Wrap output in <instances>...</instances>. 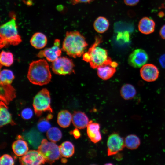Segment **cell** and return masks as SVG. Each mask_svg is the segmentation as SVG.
<instances>
[{
	"label": "cell",
	"mask_w": 165,
	"mask_h": 165,
	"mask_svg": "<svg viewBox=\"0 0 165 165\" xmlns=\"http://www.w3.org/2000/svg\"><path fill=\"white\" fill-rule=\"evenodd\" d=\"M124 143L125 146L128 148L134 149L139 146L140 141L139 138L136 135L130 134L125 138Z\"/></svg>",
	"instance_id": "cell-26"
},
{
	"label": "cell",
	"mask_w": 165,
	"mask_h": 165,
	"mask_svg": "<svg viewBox=\"0 0 165 165\" xmlns=\"http://www.w3.org/2000/svg\"><path fill=\"white\" fill-rule=\"evenodd\" d=\"M14 162L13 157L10 155L5 154L2 155L0 158L1 165H13Z\"/></svg>",
	"instance_id": "cell-31"
},
{
	"label": "cell",
	"mask_w": 165,
	"mask_h": 165,
	"mask_svg": "<svg viewBox=\"0 0 165 165\" xmlns=\"http://www.w3.org/2000/svg\"><path fill=\"white\" fill-rule=\"evenodd\" d=\"M21 115L23 119L28 120L32 118L33 115V112L30 108H26L22 110Z\"/></svg>",
	"instance_id": "cell-32"
},
{
	"label": "cell",
	"mask_w": 165,
	"mask_h": 165,
	"mask_svg": "<svg viewBox=\"0 0 165 165\" xmlns=\"http://www.w3.org/2000/svg\"><path fill=\"white\" fill-rule=\"evenodd\" d=\"M51 77L49 64L44 59L34 61L30 64L27 78L32 84L46 85L50 82Z\"/></svg>",
	"instance_id": "cell-3"
},
{
	"label": "cell",
	"mask_w": 165,
	"mask_h": 165,
	"mask_svg": "<svg viewBox=\"0 0 165 165\" xmlns=\"http://www.w3.org/2000/svg\"><path fill=\"white\" fill-rule=\"evenodd\" d=\"M159 33L161 37L163 39H165V24L161 28Z\"/></svg>",
	"instance_id": "cell-38"
},
{
	"label": "cell",
	"mask_w": 165,
	"mask_h": 165,
	"mask_svg": "<svg viewBox=\"0 0 165 165\" xmlns=\"http://www.w3.org/2000/svg\"><path fill=\"white\" fill-rule=\"evenodd\" d=\"M18 139L14 141L12 145V148L14 153L18 156H22L28 150L27 143L20 136H18Z\"/></svg>",
	"instance_id": "cell-18"
},
{
	"label": "cell",
	"mask_w": 165,
	"mask_h": 165,
	"mask_svg": "<svg viewBox=\"0 0 165 165\" xmlns=\"http://www.w3.org/2000/svg\"><path fill=\"white\" fill-rule=\"evenodd\" d=\"M0 62L1 66H10L13 62V54L9 52L2 51L0 55Z\"/></svg>",
	"instance_id": "cell-29"
},
{
	"label": "cell",
	"mask_w": 165,
	"mask_h": 165,
	"mask_svg": "<svg viewBox=\"0 0 165 165\" xmlns=\"http://www.w3.org/2000/svg\"><path fill=\"white\" fill-rule=\"evenodd\" d=\"M53 117V116L52 114H48L46 117V118L48 120H49L50 119H51Z\"/></svg>",
	"instance_id": "cell-39"
},
{
	"label": "cell",
	"mask_w": 165,
	"mask_h": 165,
	"mask_svg": "<svg viewBox=\"0 0 165 165\" xmlns=\"http://www.w3.org/2000/svg\"><path fill=\"white\" fill-rule=\"evenodd\" d=\"M70 134L73 135L74 137L76 139H78L81 136V133L78 128H76L71 131L70 132Z\"/></svg>",
	"instance_id": "cell-35"
},
{
	"label": "cell",
	"mask_w": 165,
	"mask_h": 165,
	"mask_svg": "<svg viewBox=\"0 0 165 165\" xmlns=\"http://www.w3.org/2000/svg\"><path fill=\"white\" fill-rule=\"evenodd\" d=\"M38 151L43 157L45 161L50 164L59 159L61 157L59 146L55 142L49 141L43 139Z\"/></svg>",
	"instance_id": "cell-6"
},
{
	"label": "cell",
	"mask_w": 165,
	"mask_h": 165,
	"mask_svg": "<svg viewBox=\"0 0 165 165\" xmlns=\"http://www.w3.org/2000/svg\"><path fill=\"white\" fill-rule=\"evenodd\" d=\"M148 59V57L143 50L138 49L134 50L130 55L128 62L134 68H139L145 64Z\"/></svg>",
	"instance_id": "cell-10"
},
{
	"label": "cell",
	"mask_w": 165,
	"mask_h": 165,
	"mask_svg": "<svg viewBox=\"0 0 165 165\" xmlns=\"http://www.w3.org/2000/svg\"><path fill=\"white\" fill-rule=\"evenodd\" d=\"M88 44L85 38L78 31H68L62 43V50L74 58L83 55Z\"/></svg>",
	"instance_id": "cell-2"
},
{
	"label": "cell",
	"mask_w": 165,
	"mask_h": 165,
	"mask_svg": "<svg viewBox=\"0 0 165 165\" xmlns=\"http://www.w3.org/2000/svg\"><path fill=\"white\" fill-rule=\"evenodd\" d=\"M86 127L87 135L92 142L96 143L101 140L102 137L99 124L90 121Z\"/></svg>",
	"instance_id": "cell-15"
},
{
	"label": "cell",
	"mask_w": 165,
	"mask_h": 165,
	"mask_svg": "<svg viewBox=\"0 0 165 165\" xmlns=\"http://www.w3.org/2000/svg\"><path fill=\"white\" fill-rule=\"evenodd\" d=\"M159 63L161 67L165 68V53L162 55L159 59Z\"/></svg>",
	"instance_id": "cell-37"
},
{
	"label": "cell",
	"mask_w": 165,
	"mask_h": 165,
	"mask_svg": "<svg viewBox=\"0 0 165 165\" xmlns=\"http://www.w3.org/2000/svg\"><path fill=\"white\" fill-rule=\"evenodd\" d=\"M15 78L13 72L10 70L4 69L0 74V83L11 84Z\"/></svg>",
	"instance_id": "cell-28"
},
{
	"label": "cell",
	"mask_w": 165,
	"mask_h": 165,
	"mask_svg": "<svg viewBox=\"0 0 165 165\" xmlns=\"http://www.w3.org/2000/svg\"><path fill=\"white\" fill-rule=\"evenodd\" d=\"M109 26L108 20L105 17L100 16L94 21L93 27L95 31L99 33H103L106 31Z\"/></svg>",
	"instance_id": "cell-23"
},
{
	"label": "cell",
	"mask_w": 165,
	"mask_h": 165,
	"mask_svg": "<svg viewBox=\"0 0 165 165\" xmlns=\"http://www.w3.org/2000/svg\"><path fill=\"white\" fill-rule=\"evenodd\" d=\"M102 40L101 36H96L94 43L88 51L83 55V60L89 62L91 67L93 69L108 65L116 68L118 65V63L112 61L108 55L107 50L98 46Z\"/></svg>",
	"instance_id": "cell-1"
},
{
	"label": "cell",
	"mask_w": 165,
	"mask_h": 165,
	"mask_svg": "<svg viewBox=\"0 0 165 165\" xmlns=\"http://www.w3.org/2000/svg\"><path fill=\"white\" fill-rule=\"evenodd\" d=\"M97 68L98 77L105 80L112 77L116 71V68L108 65L100 66Z\"/></svg>",
	"instance_id": "cell-22"
},
{
	"label": "cell",
	"mask_w": 165,
	"mask_h": 165,
	"mask_svg": "<svg viewBox=\"0 0 165 165\" xmlns=\"http://www.w3.org/2000/svg\"><path fill=\"white\" fill-rule=\"evenodd\" d=\"M118 39H121L124 42H127L130 40L129 33L128 31H125L123 33H119L117 36Z\"/></svg>",
	"instance_id": "cell-33"
},
{
	"label": "cell",
	"mask_w": 165,
	"mask_h": 165,
	"mask_svg": "<svg viewBox=\"0 0 165 165\" xmlns=\"http://www.w3.org/2000/svg\"><path fill=\"white\" fill-rule=\"evenodd\" d=\"M36 129L32 128L23 133V137L33 148H38L43 138L42 134Z\"/></svg>",
	"instance_id": "cell-14"
},
{
	"label": "cell",
	"mask_w": 165,
	"mask_h": 165,
	"mask_svg": "<svg viewBox=\"0 0 165 165\" xmlns=\"http://www.w3.org/2000/svg\"><path fill=\"white\" fill-rule=\"evenodd\" d=\"M7 105L1 101L0 103V127L8 124L14 125L16 123L13 120L11 115L8 110Z\"/></svg>",
	"instance_id": "cell-17"
},
{
	"label": "cell",
	"mask_w": 165,
	"mask_h": 165,
	"mask_svg": "<svg viewBox=\"0 0 165 165\" xmlns=\"http://www.w3.org/2000/svg\"><path fill=\"white\" fill-rule=\"evenodd\" d=\"M0 99L8 105L16 97L15 88L10 84L0 83Z\"/></svg>",
	"instance_id": "cell-13"
},
{
	"label": "cell",
	"mask_w": 165,
	"mask_h": 165,
	"mask_svg": "<svg viewBox=\"0 0 165 165\" xmlns=\"http://www.w3.org/2000/svg\"><path fill=\"white\" fill-rule=\"evenodd\" d=\"M155 26V23L152 20L148 17H144L139 21L138 28L141 33L147 35L154 31Z\"/></svg>",
	"instance_id": "cell-19"
},
{
	"label": "cell",
	"mask_w": 165,
	"mask_h": 165,
	"mask_svg": "<svg viewBox=\"0 0 165 165\" xmlns=\"http://www.w3.org/2000/svg\"><path fill=\"white\" fill-rule=\"evenodd\" d=\"M61 160V162L63 163H65L67 162V160L65 158H62Z\"/></svg>",
	"instance_id": "cell-40"
},
{
	"label": "cell",
	"mask_w": 165,
	"mask_h": 165,
	"mask_svg": "<svg viewBox=\"0 0 165 165\" xmlns=\"http://www.w3.org/2000/svg\"><path fill=\"white\" fill-rule=\"evenodd\" d=\"M51 98L50 92L46 88L42 89L35 96L33 106L35 115L41 116L43 112L48 111L53 112L50 106Z\"/></svg>",
	"instance_id": "cell-5"
},
{
	"label": "cell",
	"mask_w": 165,
	"mask_h": 165,
	"mask_svg": "<svg viewBox=\"0 0 165 165\" xmlns=\"http://www.w3.org/2000/svg\"><path fill=\"white\" fill-rule=\"evenodd\" d=\"M140 73L142 78L148 82L156 80L159 74L157 68L151 64H145L142 66L140 69Z\"/></svg>",
	"instance_id": "cell-12"
},
{
	"label": "cell",
	"mask_w": 165,
	"mask_h": 165,
	"mask_svg": "<svg viewBox=\"0 0 165 165\" xmlns=\"http://www.w3.org/2000/svg\"><path fill=\"white\" fill-rule=\"evenodd\" d=\"M0 37L1 49L9 45H17L22 42L21 38L18 34L17 26L14 18L1 26Z\"/></svg>",
	"instance_id": "cell-4"
},
{
	"label": "cell",
	"mask_w": 165,
	"mask_h": 165,
	"mask_svg": "<svg viewBox=\"0 0 165 165\" xmlns=\"http://www.w3.org/2000/svg\"><path fill=\"white\" fill-rule=\"evenodd\" d=\"M120 93L123 99L128 100L132 99L135 96L136 91L132 85L127 84L122 86L120 90Z\"/></svg>",
	"instance_id": "cell-25"
},
{
	"label": "cell",
	"mask_w": 165,
	"mask_h": 165,
	"mask_svg": "<svg viewBox=\"0 0 165 165\" xmlns=\"http://www.w3.org/2000/svg\"><path fill=\"white\" fill-rule=\"evenodd\" d=\"M47 41V37L45 34L37 32L33 35L30 40V43L35 48L41 49L46 46Z\"/></svg>",
	"instance_id": "cell-20"
},
{
	"label": "cell",
	"mask_w": 165,
	"mask_h": 165,
	"mask_svg": "<svg viewBox=\"0 0 165 165\" xmlns=\"http://www.w3.org/2000/svg\"><path fill=\"white\" fill-rule=\"evenodd\" d=\"M125 146L123 138L117 133H113L108 136L107 140L108 155L111 156L116 154L122 150Z\"/></svg>",
	"instance_id": "cell-8"
},
{
	"label": "cell",
	"mask_w": 165,
	"mask_h": 165,
	"mask_svg": "<svg viewBox=\"0 0 165 165\" xmlns=\"http://www.w3.org/2000/svg\"><path fill=\"white\" fill-rule=\"evenodd\" d=\"M60 41L59 39L55 40L53 46L40 51L37 56L39 57H45L48 61L53 62L61 55V50L60 48Z\"/></svg>",
	"instance_id": "cell-9"
},
{
	"label": "cell",
	"mask_w": 165,
	"mask_h": 165,
	"mask_svg": "<svg viewBox=\"0 0 165 165\" xmlns=\"http://www.w3.org/2000/svg\"><path fill=\"white\" fill-rule=\"evenodd\" d=\"M75 65L72 60L66 57H59L52 62L51 67L53 73L60 75H69L74 72Z\"/></svg>",
	"instance_id": "cell-7"
},
{
	"label": "cell",
	"mask_w": 165,
	"mask_h": 165,
	"mask_svg": "<svg viewBox=\"0 0 165 165\" xmlns=\"http://www.w3.org/2000/svg\"><path fill=\"white\" fill-rule=\"evenodd\" d=\"M72 119V115L67 110H61L58 114L57 122L58 125L62 128L69 127Z\"/></svg>",
	"instance_id": "cell-21"
},
{
	"label": "cell",
	"mask_w": 165,
	"mask_h": 165,
	"mask_svg": "<svg viewBox=\"0 0 165 165\" xmlns=\"http://www.w3.org/2000/svg\"><path fill=\"white\" fill-rule=\"evenodd\" d=\"M59 146L61 155L64 157H70L74 153V146L70 141H65Z\"/></svg>",
	"instance_id": "cell-24"
},
{
	"label": "cell",
	"mask_w": 165,
	"mask_h": 165,
	"mask_svg": "<svg viewBox=\"0 0 165 165\" xmlns=\"http://www.w3.org/2000/svg\"><path fill=\"white\" fill-rule=\"evenodd\" d=\"M46 136L50 141L56 142L61 139L62 137V133L61 130L58 128L52 127L47 131Z\"/></svg>",
	"instance_id": "cell-27"
},
{
	"label": "cell",
	"mask_w": 165,
	"mask_h": 165,
	"mask_svg": "<svg viewBox=\"0 0 165 165\" xmlns=\"http://www.w3.org/2000/svg\"><path fill=\"white\" fill-rule=\"evenodd\" d=\"M139 0H124L125 3L127 6H133L136 5Z\"/></svg>",
	"instance_id": "cell-36"
},
{
	"label": "cell",
	"mask_w": 165,
	"mask_h": 165,
	"mask_svg": "<svg viewBox=\"0 0 165 165\" xmlns=\"http://www.w3.org/2000/svg\"><path fill=\"white\" fill-rule=\"evenodd\" d=\"M159 16L160 17H162L164 16V13L162 12H160L159 13Z\"/></svg>",
	"instance_id": "cell-41"
},
{
	"label": "cell",
	"mask_w": 165,
	"mask_h": 165,
	"mask_svg": "<svg viewBox=\"0 0 165 165\" xmlns=\"http://www.w3.org/2000/svg\"><path fill=\"white\" fill-rule=\"evenodd\" d=\"M72 121L74 126L79 129L86 127L90 122L86 114L80 111L74 112L72 115Z\"/></svg>",
	"instance_id": "cell-16"
},
{
	"label": "cell",
	"mask_w": 165,
	"mask_h": 165,
	"mask_svg": "<svg viewBox=\"0 0 165 165\" xmlns=\"http://www.w3.org/2000/svg\"><path fill=\"white\" fill-rule=\"evenodd\" d=\"M96 0H70L71 3L73 5L79 3H89Z\"/></svg>",
	"instance_id": "cell-34"
},
{
	"label": "cell",
	"mask_w": 165,
	"mask_h": 165,
	"mask_svg": "<svg viewBox=\"0 0 165 165\" xmlns=\"http://www.w3.org/2000/svg\"><path fill=\"white\" fill-rule=\"evenodd\" d=\"M46 118H42L39 120L37 127L39 131L44 132L47 131L51 127V125Z\"/></svg>",
	"instance_id": "cell-30"
},
{
	"label": "cell",
	"mask_w": 165,
	"mask_h": 165,
	"mask_svg": "<svg viewBox=\"0 0 165 165\" xmlns=\"http://www.w3.org/2000/svg\"><path fill=\"white\" fill-rule=\"evenodd\" d=\"M22 165H39L45 163V160L37 150H30L19 158Z\"/></svg>",
	"instance_id": "cell-11"
}]
</instances>
